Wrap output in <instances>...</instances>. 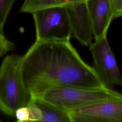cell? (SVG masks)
Wrapping results in <instances>:
<instances>
[{"label": "cell", "mask_w": 122, "mask_h": 122, "mask_svg": "<svg viewBox=\"0 0 122 122\" xmlns=\"http://www.w3.org/2000/svg\"></svg>", "instance_id": "obj_16"}, {"label": "cell", "mask_w": 122, "mask_h": 122, "mask_svg": "<svg viewBox=\"0 0 122 122\" xmlns=\"http://www.w3.org/2000/svg\"><path fill=\"white\" fill-rule=\"evenodd\" d=\"M31 99L41 110L42 118L41 122H71L68 112L41 100Z\"/></svg>", "instance_id": "obj_9"}, {"label": "cell", "mask_w": 122, "mask_h": 122, "mask_svg": "<svg viewBox=\"0 0 122 122\" xmlns=\"http://www.w3.org/2000/svg\"><path fill=\"white\" fill-rule=\"evenodd\" d=\"M26 105L29 112V121L41 122L42 118L41 112L35 101L30 98Z\"/></svg>", "instance_id": "obj_12"}, {"label": "cell", "mask_w": 122, "mask_h": 122, "mask_svg": "<svg viewBox=\"0 0 122 122\" xmlns=\"http://www.w3.org/2000/svg\"><path fill=\"white\" fill-rule=\"evenodd\" d=\"M21 57L9 54L0 66V111L8 116H14L15 111L30 98L21 76Z\"/></svg>", "instance_id": "obj_3"}, {"label": "cell", "mask_w": 122, "mask_h": 122, "mask_svg": "<svg viewBox=\"0 0 122 122\" xmlns=\"http://www.w3.org/2000/svg\"><path fill=\"white\" fill-rule=\"evenodd\" d=\"M36 41L70 40L71 31L66 6H53L33 11Z\"/></svg>", "instance_id": "obj_4"}, {"label": "cell", "mask_w": 122, "mask_h": 122, "mask_svg": "<svg viewBox=\"0 0 122 122\" xmlns=\"http://www.w3.org/2000/svg\"><path fill=\"white\" fill-rule=\"evenodd\" d=\"M71 34L84 46H89L93 36L91 21L85 1L66 6Z\"/></svg>", "instance_id": "obj_7"}, {"label": "cell", "mask_w": 122, "mask_h": 122, "mask_svg": "<svg viewBox=\"0 0 122 122\" xmlns=\"http://www.w3.org/2000/svg\"><path fill=\"white\" fill-rule=\"evenodd\" d=\"M14 48V43L8 40L4 35H0V59Z\"/></svg>", "instance_id": "obj_13"}, {"label": "cell", "mask_w": 122, "mask_h": 122, "mask_svg": "<svg viewBox=\"0 0 122 122\" xmlns=\"http://www.w3.org/2000/svg\"><path fill=\"white\" fill-rule=\"evenodd\" d=\"M89 50L93 61V68L102 82L107 86L122 85V77L107 36L91 42Z\"/></svg>", "instance_id": "obj_5"}, {"label": "cell", "mask_w": 122, "mask_h": 122, "mask_svg": "<svg viewBox=\"0 0 122 122\" xmlns=\"http://www.w3.org/2000/svg\"><path fill=\"white\" fill-rule=\"evenodd\" d=\"M68 112L71 122H122V99L98 102Z\"/></svg>", "instance_id": "obj_6"}, {"label": "cell", "mask_w": 122, "mask_h": 122, "mask_svg": "<svg viewBox=\"0 0 122 122\" xmlns=\"http://www.w3.org/2000/svg\"><path fill=\"white\" fill-rule=\"evenodd\" d=\"M113 19L119 18L122 15V0H109Z\"/></svg>", "instance_id": "obj_15"}, {"label": "cell", "mask_w": 122, "mask_h": 122, "mask_svg": "<svg viewBox=\"0 0 122 122\" xmlns=\"http://www.w3.org/2000/svg\"><path fill=\"white\" fill-rule=\"evenodd\" d=\"M0 121H1V120H0Z\"/></svg>", "instance_id": "obj_17"}, {"label": "cell", "mask_w": 122, "mask_h": 122, "mask_svg": "<svg viewBox=\"0 0 122 122\" xmlns=\"http://www.w3.org/2000/svg\"><path fill=\"white\" fill-rule=\"evenodd\" d=\"M16 0H0V34L4 35L3 28L7 17Z\"/></svg>", "instance_id": "obj_11"}, {"label": "cell", "mask_w": 122, "mask_h": 122, "mask_svg": "<svg viewBox=\"0 0 122 122\" xmlns=\"http://www.w3.org/2000/svg\"><path fill=\"white\" fill-rule=\"evenodd\" d=\"M86 0H24L20 11L31 13L34 10L53 6H66Z\"/></svg>", "instance_id": "obj_10"}, {"label": "cell", "mask_w": 122, "mask_h": 122, "mask_svg": "<svg viewBox=\"0 0 122 122\" xmlns=\"http://www.w3.org/2000/svg\"><path fill=\"white\" fill-rule=\"evenodd\" d=\"M32 99L41 100L69 112L98 102L122 99V95L107 86L91 88L66 86L50 88Z\"/></svg>", "instance_id": "obj_2"}, {"label": "cell", "mask_w": 122, "mask_h": 122, "mask_svg": "<svg viewBox=\"0 0 122 122\" xmlns=\"http://www.w3.org/2000/svg\"><path fill=\"white\" fill-rule=\"evenodd\" d=\"M20 71L30 98L59 86L91 88L105 85L70 40L35 41L21 57Z\"/></svg>", "instance_id": "obj_1"}, {"label": "cell", "mask_w": 122, "mask_h": 122, "mask_svg": "<svg viewBox=\"0 0 122 122\" xmlns=\"http://www.w3.org/2000/svg\"><path fill=\"white\" fill-rule=\"evenodd\" d=\"M14 116L19 122H29V112L26 105L18 108L15 112Z\"/></svg>", "instance_id": "obj_14"}, {"label": "cell", "mask_w": 122, "mask_h": 122, "mask_svg": "<svg viewBox=\"0 0 122 122\" xmlns=\"http://www.w3.org/2000/svg\"><path fill=\"white\" fill-rule=\"evenodd\" d=\"M85 3L95 40L107 36L114 19L109 0H86Z\"/></svg>", "instance_id": "obj_8"}]
</instances>
